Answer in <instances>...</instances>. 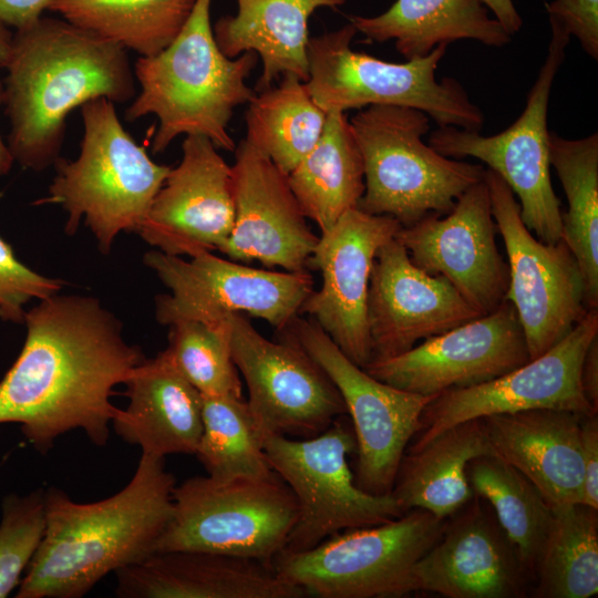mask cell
Masks as SVG:
<instances>
[{
    "mask_svg": "<svg viewBox=\"0 0 598 598\" xmlns=\"http://www.w3.org/2000/svg\"><path fill=\"white\" fill-rule=\"evenodd\" d=\"M23 323V348L0 381V424H20L42 454L76 429L104 445L117 410L113 389L145 360L141 348L90 296L53 295L27 310Z\"/></svg>",
    "mask_w": 598,
    "mask_h": 598,
    "instance_id": "obj_1",
    "label": "cell"
},
{
    "mask_svg": "<svg viewBox=\"0 0 598 598\" xmlns=\"http://www.w3.org/2000/svg\"><path fill=\"white\" fill-rule=\"evenodd\" d=\"M4 80L8 147L34 172L61 157L68 115L90 100L135 97L127 50L65 19L41 18L13 33Z\"/></svg>",
    "mask_w": 598,
    "mask_h": 598,
    "instance_id": "obj_2",
    "label": "cell"
},
{
    "mask_svg": "<svg viewBox=\"0 0 598 598\" xmlns=\"http://www.w3.org/2000/svg\"><path fill=\"white\" fill-rule=\"evenodd\" d=\"M174 487L165 458L146 453L127 485L105 499L78 503L49 487L44 535L16 597L81 598L107 574L155 553Z\"/></svg>",
    "mask_w": 598,
    "mask_h": 598,
    "instance_id": "obj_3",
    "label": "cell"
},
{
    "mask_svg": "<svg viewBox=\"0 0 598 598\" xmlns=\"http://www.w3.org/2000/svg\"><path fill=\"white\" fill-rule=\"evenodd\" d=\"M212 0H196L185 25L161 52L140 56L134 75L141 92L125 111L134 122L154 114L159 125L152 152H164L178 135H203L233 152L228 133L235 107L249 103L256 91L246 84L258 62L254 51L229 59L218 48L210 25Z\"/></svg>",
    "mask_w": 598,
    "mask_h": 598,
    "instance_id": "obj_4",
    "label": "cell"
},
{
    "mask_svg": "<svg viewBox=\"0 0 598 598\" xmlns=\"http://www.w3.org/2000/svg\"><path fill=\"white\" fill-rule=\"evenodd\" d=\"M81 116L78 158L56 161L48 196L33 204L60 205L68 214V235L83 219L106 255L120 233L137 230L172 167L155 163L135 142L110 100L87 101Z\"/></svg>",
    "mask_w": 598,
    "mask_h": 598,
    "instance_id": "obj_5",
    "label": "cell"
},
{
    "mask_svg": "<svg viewBox=\"0 0 598 598\" xmlns=\"http://www.w3.org/2000/svg\"><path fill=\"white\" fill-rule=\"evenodd\" d=\"M364 168V193L357 208L388 215L401 227L430 214L445 215L485 168L443 156L422 141L430 116L413 107L371 105L349 120Z\"/></svg>",
    "mask_w": 598,
    "mask_h": 598,
    "instance_id": "obj_6",
    "label": "cell"
},
{
    "mask_svg": "<svg viewBox=\"0 0 598 598\" xmlns=\"http://www.w3.org/2000/svg\"><path fill=\"white\" fill-rule=\"evenodd\" d=\"M357 32L349 22L308 40L309 78L305 85L321 110L406 106L426 113L439 126L481 130L484 115L461 83L453 78H435L448 44H439L423 58L393 63L353 51L350 44Z\"/></svg>",
    "mask_w": 598,
    "mask_h": 598,
    "instance_id": "obj_7",
    "label": "cell"
},
{
    "mask_svg": "<svg viewBox=\"0 0 598 598\" xmlns=\"http://www.w3.org/2000/svg\"><path fill=\"white\" fill-rule=\"evenodd\" d=\"M297 517L296 497L275 472L229 481L194 476L175 485L173 515L155 551H212L272 565Z\"/></svg>",
    "mask_w": 598,
    "mask_h": 598,
    "instance_id": "obj_8",
    "label": "cell"
},
{
    "mask_svg": "<svg viewBox=\"0 0 598 598\" xmlns=\"http://www.w3.org/2000/svg\"><path fill=\"white\" fill-rule=\"evenodd\" d=\"M446 519L411 509L391 522L337 533L311 549H283L280 577L319 598L402 597L412 569L441 536Z\"/></svg>",
    "mask_w": 598,
    "mask_h": 598,
    "instance_id": "obj_9",
    "label": "cell"
},
{
    "mask_svg": "<svg viewBox=\"0 0 598 598\" xmlns=\"http://www.w3.org/2000/svg\"><path fill=\"white\" fill-rule=\"evenodd\" d=\"M346 416L308 439L265 436L268 463L290 487L298 505L286 550H308L337 533L384 524L405 514L391 494L374 495L357 486L348 464V456L357 452V441Z\"/></svg>",
    "mask_w": 598,
    "mask_h": 598,
    "instance_id": "obj_10",
    "label": "cell"
},
{
    "mask_svg": "<svg viewBox=\"0 0 598 598\" xmlns=\"http://www.w3.org/2000/svg\"><path fill=\"white\" fill-rule=\"evenodd\" d=\"M547 56L518 118L498 134L439 126L429 145L450 158L475 157L496 173L519 199L523 223L545 244L561 240V206L550 181L547 127L554 79L565 60L570 37L550 24Z\"/></svg>",
    "mask_w": 598,
    "mask_h": 598,
    "instance_id": "obj_11",
    "label": "cell"
},
{
    "mask_svg": "<svg viewBox=\"0 0 598 598\" xmlns=\"http://www.w3.org/2000/svg\"><path fill=\"white\" fill-rule=\"evenodd\" d=\"M144 264L169 289L155 299V318L168 327L186 320L215 324L247 313L279 331L313 290L308 270L258 269L212 252L185 259L154 249L145 252Z\"/></svg>",
    "mask_w": 598,
    "mask_h": 598,
    "instance_id": "obj_12",
    "label": "cell"
},
{
    "mask_svg": "<svg viewBox=\"0 0 598 598\" xmlns=\"http://www.w3.org/2000/svg\"><path fill=\"white\" fill-rule=\"evenodd\" d=\"M278 332L301 347L340 392L357 441V486L374 495L390 494L421 414L436 395L403 391L373 378L311 318L298 315Z\"/></svg>",
    "mask_w": 598,
    "mask_h": 598,
    "instance_id": "obj_13",
    "label": "cell"
},
{
    "mask_svg": "<svg viewBox=\"0 0 598 598\" xmlns=\"http://www.w3.org/2000/svg\"><path fill=\"white\" fill-rule=\"evenodd\" d=\"M484 179L507 254L505 299L515 308L532 360L560 341L589 310L582 274L563 240L545 244L532 235L514 193L496 173L487 168Z\"/></svg>",
    "mask_w": 598,
    "mask_h": 598,
    "instance_id": "obj_14",
    "label": "cell"
},
{
    "mask_svg": "<svg viewBox=\"0 0 598 598\" xmlns=\"http://www.w3.org/2000/svg\"><path fill=\"white\" fill-rule=\"evenodd\" d=\"M598 337V308L542 355L493 380L437 394L423 410L406 450H416L444 430L468 420L534 409L597 414L582 393L580 369Z\"/></svg>",
    "mask_w": 598,
    "mask_h": 598,
    "instance_id": "obj_15",
    "label": "cell"
},
{
    "mask_svg": "<svg viewBox=\"0 0 598 598\" xmlns=\"http://www.w3.org/2000/svg\"><path fill=\"white\" fill-rule=\"evenodd\" d=\"M227 321L233 360L264 436L312 437L347 414L331 379L296 342L281 334L277 342L265 338L243 313Z\"/></svg>",
    "mask_w": 598,
    "mask_h": 598,
    "instance_id": "obj_16",
    "label": "cell"
},
{
    "mask_svg": "<svg viewBox=\"0 0 598 598\" xmlns=\"http://www.w3.org/2000/svg\"><path fill=\"white\" fill-rule=\"evenodd\" d=\"M530 360L524 331L507 300L409 351L370 361L363 369L396 389L422 395L480 384Z\"/></svg>",
    "mask_w": 598,
    "mask_h": 598,
    "instance_id": "obj_17",
    "label": "cell"
},
{
    "mask_svg": "<svg viewBox=\"0 0 598 598\" xmlns=\"http://www.w3.org/2000/svg\"><path fill=\"white\" fill-rule=\"evenodd\" d=\"M401 228L388 215L352 208L321 234L308 266L318 269L322 285L300 307L357 365L371 360L367 302L371 269L378 249Z\"/></svg>",
    "mask_w": 598,
    "mask_h": 598,
    "instance_id": "obj_18",
    "label": "cell"
},
{
    "mask_svg": "<svg viewBox=\"0 0 598 598\" xmlns=\"http://www.w3.org/2000/svg\"><path fill=\"white\" fill-rule=\"evenodd\" d=\"M485 179L474 184L445 215L430 214L401 227L394 238L412 262L444 277L481 315L494 311L508 288V266L496 240Z\"/></svg>",
    "mask_w": 598,
    "mask_h": 598,
    "instance_id": "obj_19",
    "label": "cell"
},
{
    "mask_svg": "<svg viewBox=\"0 0 598 598\" xmlns=\"http://www.w3.org/2000/svg\"><path fill=\"white\" fill-rule=\"evenodd\" d=\"M234 219L231 166L209 138L186 135L179 164L135 233L162 252L194 257L221 251Z\"/></svg>",
    "mask_w": 598,
    "mask_h": 598,
    "instance_id": "obj_20",
    "label": "cell"
},
{
    "mask_svg": "<svg viewBox=\"0 0 598 598\" xmlns=\"http://www.w3.org/2000/svg\"><path fill=\"white\" fill-rule=\"evenodd\" d=\"M530 573L491 506L476 495L446 518L443 532L412 569V591L446 598H518Z\"/></svg>",
    "mask_w": 598,
    "mask_h": 598,
    "instance_id": "obj_21",
    "label": "cell"
},
{
    "mask_svg": "<svg viewBox=\"0 0 598 598\" xmlns=\"http://www.w3.org/2000/svg\"><path fill=\"white\" fill-rule=\"evenodd\" d=\"M480 316L444 277L415 266L394 237L378 249L367 302L370 361L402 354Z\"/></svg>",
    "mask_w": 598,
    "mask_h": 598,
    "instance_id": "obj_22",
    "label": "cell"
},
{
    "mask_svg": "<svg viewBox=\"0 0 598 598\" xmlns=\"http://www.w3.org/2000/svg\"><path fill=\"white\" fill-rule=\"evenodd\" d=\"M235 219L221 254L238 262L259 261L303 271L318 243L287 174L243 140L231 166Z\"/></svg>",
    "mask_w": 598,
    "mask_h": 598,
    "instance_id": "obj_23",
    "label": "cell"
},
{
    "mask_svg": "<svg viewBox=\"0 0 598 598\" xmlns=\"http://www.w3.org/2000/svg\"><path fill=\"white\" fill-rule=\"evenodd\" d=\"M120 598H302L258 559L198 550L155 551L115 573Z\"/></svg>",
    "mask_w": 598,
    "mask_h": 598,
    "instance_id": "obj_24",
    "label": "cell"
},
{
    "mask_svg": "<svg viewBox=\"0 0 598 598\" xmlns=\"http://www.w3.org/2000/svg\"><path fill=\"white\" fill-rule=\"evenodd\" d=\"M582 417L566 410L534 409L482 419L493 453L557 506L582 504Z\"/></svg>",
    "mask_w": 598,
    "mask_h": 598,
    "instance_id": "obj_25",
    "label": "cell"
},
{
    "mask_svg": "<svg viewBox=\"0 0 598 598\" xmlns=\"http://www.w3.org/2000/svg\"><path fill=\"white\" fill-rule=\"evenodd\" d=\"M124 384L128 404L117 408L111 422L123 441L164 458L195 454L203 430L202 394L165 350L145 358Z\"/></svg>",
    "mask_w": 598,
    "mask_h": 598,
    "instance_id": "obj_26",
    "label": "cell"
},
{
    "mask_svg": "<svg viewBox=\"0 0 598 598\" xmlns=\"http://www.w3.org/2000/svg\"><path fill=\"white\" fill-rule=\"evenodd\" d=\"M237 13L218 19L213 32L229 59L254 51L262 61L255 91L274 85L279 76L309 78L308 22L319 8L338 9L346 0H236Z\"/></svg>",
    "mask_w": 598,
    "mask_h": 598,
    "instance_id": "obj_27",
    "label": "cell"
},
{
    "mask_svg": "<svg viewBox=\"0 0 598 598\" xmlns=\"http://www.w3.org/2000/svg\"><path fill=\"white\" fill-rule=\"evenodd\" d=\"M494 454L483 419L457 423L416 450H405L391 495L404 513L424 509L446 519L473 497L466 467Z\"/></svg>",
    "mask_w": 598,
    "mask_h": 598,
    "instance_id": "obj_28",
    "label": "cell"
},
{
    "mask_svg": "<svg viewBox=\"0 0 598 598\" xmlns=\"http://www.w3.org/2000/svg\"><path fill=\"white\" fill-rule=\"evenodd\" d=\"M349 22L371 42L394 40L408 60L464 39L495 48L512 40L482 0H396L379 16H349Z\"/></svg>",
    "mask_w": 598,
    "mask_h": 598,
    "instance_id": "obj_29",
    "label": "cell"
},
{
    "mask_svg": "<svg viewBox=\"0 0 598 598\" xmlns=\"http://www.w3.org/2000/svg\"><path fill=\"white\" fill-rule=\"evenodd\" d=\"M305 216L321 234L364 193L363 161L346 112H329L315 147L287 175Z\"/></svg>",
    "mask_w": 598,
    "mask_h": 598,
    "instance_id": "obj_30",
    "label": "cell"
},
{
    "mask_svg": "<svg viewBox=\"0 0 598 598\" xmlns=\"http://www.w3.org/2000/svg\"><path fill=\"white\" fill-rule=\"evenodd\" d=\"M549 163L568 208L561 213V240L576 258L589 309L598 308V134L568 140L549 132Z\"/></svg>",
    "mask_w": 598,
    "mask_h": 598,
    "instance_id": "obj_31",
    "label": "cell"
},
{
    "mask_svg": "<svg viewBox=\"0 0 598 598\" xmlns=\"http://www.w3.org/2000/svg\"><path fill=\"white\" fill-rule=\"evenodd\" d=\"M196 0H54L48 10L132 50L154 55L177 37Z\"/></svg>",
    "mask_w": 598,
    "mask_h": 598,
    "instance_id": "obj_32",
    "label": "cell"
},
{
    "mask_svg": "<svg viewBox=\"0 0 598 598\" xmlns=\"http://www.w3.org/2000/svg\"><path fill=\"white\" fill-rule=\"evenodd\" d=\"M326 118L305 82L288 73L249 102L245 141L288 175L315 147Z\"/></svg>",
    "mask_w": 598,
    "mask_h": 598,
    "instance_id": "obj_33",
    "label": "cell"
},
{
    "mask_svg": "<svg viewBox=\"0 0 598 598\" xmlns=\"http://www.w3.org/2000/svg\"><path fill=\"white\" fill-rule=\"evenodd\" d=\"M534 580L539 598L597 595L598 509L581 503L553 506Z\"/></svg>",
    "mask_w": 598,
    "mask_h": 598,
    "instance_id": "obj_34",
    "label": "cell"
},
{
    "mask_svg": "<svg viewBox=\"0 0 598 598\" xmlns=\"http://www.w3.org/2000/svg\"><path fill=\"white\" fill-rule=\"evenodd\" d=\"M466 475L474 494L489 504L534 579L553 506L530 481L495 454L473 458Z\"/></svg>",
    "mask_w": 598,
    "mask_h": 598,
    "instance_id": "obj_35",
    "label": "cell"
},
{
    "mask_svg": "<svg viewBox=\"0 0 598 598\" xmlns=\"http://www.w3.org/2000/svg\"><path fill=\"white\" fill-rule=\"evenodd\" d=\"M202 420L195 455L209 477L229 481L274 472L266 457L265 436L243 398L202 394Z\"/></svg>",
    "mask_w": 598,
    "mask_h": 598,
    "instance_id": "obj_36",
    "label": "cell"
},
{
    "mask_svg": "<svg viewBox=\"0 0 598 598\" xmlns=\"http://www.w3.org/2000/svg\"><path fill=\"white\" fill-rule=\"evenodd\" d=\"M165 351L200 394L243 398L227 319L215 324L195 320L171 324Z\"/></svg>",
    "mask_w": 598,
    "mask_h": 598,
    "instance_id": "obj_37",
    "label": "cell"
},
{
    "mask_svg": "<svg viewBox=\"0 0 598 598\" xmlns=\"http://www.w3.org/2000/svg\"><path fill=\"white\" fill-rule=\"evenodd\" d=\"M45 530V491L9 495L2 503L0 524V598L21 581Z\"/></svg>",
    "mask_w": 598,
    "mask_h": 598,
    "instance_id": "obj_38",
    "label": "cell"
},
{
    "mask_svg": "<svg viewBox=\"0 0 598 598\" xmlns=\"http://www.w3.org/2000/svg\"><path fill=\"white\" fill-rule=\"evenodd\" d=\"M61 279L45 277L20 261L11 245L0 236V318L23 323L25 305L32 299L43 300L60 292Z\"/></svg>",
    "mask_w": 598,
    "mask_h": 598,
    "instance_id": "obj_39",
    "label": "cell"
},
{
    "mask_svg": "<svg viewBox=\"0 0 598 598\" xmlns=\"http://www.w3.org/2000/svg\"><path fill=\"white\" fill-rule=\"evenodd\" d=\"M545 7L550 24L576 37L582 50L597 60L598 0H554Z\"/></svg>",
    "mask_w": 598,
    "mask_h": 598,
    "instance_id": "obj_40",
    "label": "cell"
},
{
    "mask_svg": "<svg viewBox=\"0 0 598 598\" xmlns=\"http://www.w3.org/2000/svg\"><path fill=\"white\" fill-rule=\"evenodd\" d=\"M584 465L582 504L598 509V416H584L580 424Z\"/></svg>",
    "mask_w": 598,
    "mask_h": 598,
    "instance_id": "obj_41",
    "label": "cell"
},
{
    "mask_svg": "<svg viewBox=\"0 0 598 598\" xmlns=\"http://www.w3.org/2000/svg\"><path fill=\"white\" fill-rule=\"evenodd\" d=\"M54 0H0V23L23 30L35 24Z\"/></svg>",
    "mask_w": 598,
    "mask_h": 598,
    "instance_id": "obj_42",
    "label": "cell"
},
{
    "mask_svg": "<svg viewBox=\"0 0 598 598\" xmlns=\"http://www.w3.org/2000/svg\"><path fill=\"white\" fill-rule=\"evenodd\" d=\"M582 393L590 405L598 411V337L589 344L580 369Z\"/></svg>",
    "mask_w": 598,
    "mask_h": 598,
    "instance_id": "obj_43",
    "label": "cell"
},
{
    "mask_svg": "<svg viewBox=\"0 0 598 598\" xmlns=\"http://www.w3.org/2000/svg\"><path fill=\"white\" fill-rule=\"evenodd\" d=\"M482 1L511 35L520 30L523 20L515 8L513 0Z\"/></svg>",
    "mask_w": 598,
    "mask_h": 598,
    "instance_id": "obj_44",
    "label": "cell"
},
{
    "mask_svg": "<svg viewBox=\"0 0 598 598\" xmlns=\"http://www.w3.org/2000/svg\"><path fill=\"white\" fill-rule=\"evenodd\" d=\"M4 86L0 80V106L3 104ZM14 163L13 156L0 134V176L7 175Z\"/></svg>",
    "mask_w": 598,
    "mask_h": 598,
    "instance_id": "obj_45",
    "label": "cell"
},
{
    "mask_svg": "<svg viewBox=\"0 0 598 598\" xmlns=\"http://www.w3.org/2000/svg\"><path fill=\"white\" fill-rule=\"evenodd\" d=\"M13 33L0 23V69H6L11 54Z\"/></svg>",
    "mask_w": 598,
    "mask_h": 598,
    "instance_id": "obj_46",
    "label": "cell"
}]
</instances>
